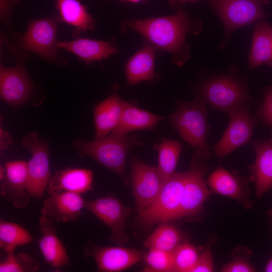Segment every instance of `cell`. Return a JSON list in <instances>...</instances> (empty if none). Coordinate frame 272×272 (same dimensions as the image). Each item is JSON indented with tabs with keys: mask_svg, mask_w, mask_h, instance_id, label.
I'll return each mask as SVG.
<instances>
[{
	"mask_svg": "<svg viewBox=\"0 0 272 272\" xmlns=\"http://www.w3.org/2000/svg\"><path fill=\"white\" fill-rule=\"evenodd\" d=\"M170 122L180 137L194 150L191 165L202 164L212 154L208 143L210 126L206 103L201 97L180 103L171 115Z\"/></svg>",
	"mask_w": 272,
	"mask_h": 272,
	"instance_id": "1",
	"label": "cell"
},
{
	"mask_svg": "<svg viewBox=\"0 0 272 272\" xmlns=\"http://www.w3.org/2000/svg\"><path fill=\"white\" fill-rule=\"evenodd\" d=\"M73 145L81 157H90L101 165L109 169L125 182H127L125 173V161L129 150L143 143L132 135H116L111 133L91 141L76 140Z\"/></svg>",
	"mask_w": 272,
	"mask_h": 272,
	"instance_id": "2",
	"label": "cell"
},
{
	"mask_svg": "<svg viewBox=\"0 0 272 272\" xmlns=\"http://www.w3.org/2000/svg\"><path fill=\"white\" fill-rule=\"evenodd\" d=\"M129 26L155 45L173 53L183 47L191 27L183 11L167 17L135 20Z\"/></svg>",
	"mask_w": 272,
	"mask_h": 272,
	"instance_id": "3",
	"label": "cell"
},
{
	"mask_svg": "<svg viewBox=\"0 0 272 272\" xmlns=\"http://www.w3.org/2000/svg\"><path fill=\"white\" fill-rule=\"evenodd\" d=\"M188 173L189 171L175 172L165 181L154 201L139 210L141 223L150 226L177 219Z\"/></svg>",
	"mask_w": 272,
	"mask_h": 272,
	"instance_id": "4",
	"label": "cell"
},
{
	"mask_svg": "<svg viewBox=\"0 0 272 272\" xmlns=\"http://www.w3.org/2000/svg\"><path fill=\"white\" fill-rule=\"evenodd\" d=\"M210 7L222 22L224 48L237 29L264 19L267 17L262 7L269 0H208Z\"/></svg>",
	"mask_w": 272,
	"mask_h": 272,
	"instance_id": "5",
	"label": "cell"
},
{
	"mask_svg": "<svg viewBox=\"0 0 272 272\" xmlns=\"http://www.w3.org/2000/svg\"><path fill=\"white\" fill-rule=\"evenodd\" d=\"M200 97L212 108L227 114L250 101L244 81L231 75L208 80L202 87Z\"/></svg>",
	"mask_w": 272,
	"mask_h": 272,
	"instance_id": "6",
	"label": "cell"
},
{
	"mask_svg": "<svg viewBox=\"0 0 272 272\" xmlns=\"http://www.w3.org/2000/svg\"><path fill=\"white\" fill-rule=\"evenodd\" d=\"M21 143L32 154L27 162L28 191L30 197L40 198L51 178L48 145L34 131L28 132L22 138Z\"/></svg>",
	"mask_w": 272,
	"mask_h": 272,
	"instance_id": "7",
	"label": "cell"
},
{
	"mask_svg": "<svg viewBox=\"0 0 272 272\" xmlns=\"http://www.w3.org/2000/svg\"><path fill=\"white\" fill-rule=\"evenodd\" d=\"M228 127L222 137L214 147L216 156L223 158L248 143L257 124L248 105L241 106L227 114Z\"/></svg>",
	"mask_w": 272,
	"mask_h": 272,
	"instance_id": "8",
	"label": "cell"
},
{
	"mask_svg": "<svg viewBox=\"0 0 272 272\" xmlns=\"http://www.w3.org/2000/svg\"><path fill=\"white\" fill-rule=\"evenodd\" d=\"M85 208L109 227L113 242L119 246L125 244L127 239L125 224L130 212L128 207L117 198L108 195L86 201Z\"/></svg>",
	"mask_w": 272,
	"mask_h": 272,
	"instance_id": "9",
	"label": "cell"
},
{
	"mask_svg": "<svg viewBox=\"0 0 272 272\" xmlns=\"http://www.w3.org/2000/svg\"><path fill=\"white\" fill-rule=\"evenodd\" d=\"M0 193L14 207H26L30 196L28 191L27 162L9 161L1 168Z\"/></svg>",
	"mask_w": 272,
	"mask_h": 272,
	"instance_id": "10",
	"label": "cell"
},
{
	"mask_svg": "<svg viewBox=\"0 0 272 272\" xmlns=\"http://www.w3.org/2000/svg\"><path fill=\"white\" fill-rule=\"evenodd\" d=\"M131 192L139 210L152 203L165 182L157 168L134 158L131 163Z\"/></svg>",
	"mask_w": 272,
	"mask_h": 272,
	"instance_id": "11",
	"label": "cell"
},
{
	"mask_svg": "<svg viewBox=\"0 0 272 272\" xmlns=\"http://www.w3.org/2000/svg\"><path fill=\"white\" fill-rule=\"evenodd\" d=\"M57 27L51 18L32 22L23 36L21 43L26 50L33 52L44 58L54 59L58 55Z\"/></svg>",
	"mask_w": 272,
	"mask_h": 272,
	"instance_id": "12",
	"label": "cell"
},
{
	"mask_svg": "<svg viewBox=\"0 0 272 272\" xmlns=\"http://www.w3.org/2000/svg\"><path fill=\"white\" fill-rule=\"evenodd\" d=\"M84 254L92 256L98 270L103 272H117L125 270L140 259L141 252L121 246H100L91 242L84 247Z\"/></svg>",
	"mask_w": 272,
	"mask_h": 272,
	"instance_id": "13",
	"label": "cell"
},
{
	"mask_svg": "<svg viewBox=\"0 0 272 272\" xmlns=\"http://www.w3.org/2000/svg\"><path fill=\"white\" fill-rule=\"evenodd\" d=\"M206 172L203 164L193 166L189 171L177 219L195 216L202 210L210 194L204 179Z\"/></svg>",
	"mask_w": 272,
	"mask_h": 272,
	"instance_id": "14",
	"label": "cell"
},
{
	"mask_svg": "<svg viewBox=\"0 0 272 272\" xmlns=\"http://www.w3.org/2000/svg\"><path fill=\"white\" fill-rule=\"evenodd\" d=\"M43 202L41 214L57 222H71L77 219L85 208L81 194L61 192L49 194Z\"/></svg>",
	"mask_w": 272,
	"mask_h": 272,
	"instance_id": "15",
	"label": "cell"
},
{
	"mask_svg": "<svg viewBox=\"0 0 272 272\" xmlns=\"http://www.w3.org/2000/svg\"><path fill=\"white\" fill-rule=\"evenodd\" d=\"M53 221L42 215L39 219L41 237L37 242L45 261L51 267L59 269L70 264L66 249L57 235Z\"/></svg>",
	"mask_w": 272,
	"mask_h": 272,
	"instance_id": "16",
	"label": "cell"
},
{
	"mask_svg": "<svg viewBox=\"0 0 272 272\" xmlns=\"http://www.w3.org/2000/svg\"><path fill=\"white\" fill-rule=\"evenodd\" d=\"M1 99L8 104L18 106L28 99L31 84L24 69L20 65L6 68L1 66Z\"/></svg>",
	"mask_w": 272,
	"mask_h": 272,
	"instance_id": "17",
	"label": "cell"
},
{
	"mask_svg": "<svg viewBox=\"0 0 272 272\" xmlns=\"http://www.w3.org/2000/svg\"><path fill=\"white\" fill-rule=\"evenodd\" d=\"M93 173L91 170L67 168L57 171L51 178L47 190L49 194L61 192L82 194L93 187Z\"/></svg>",
	"mask_w": 272,
	"mask_h": 272,
	"instance_id": "18",
	"label": "cell"
},
{
	"mask_svg": "<svg viewBox=\"0 0 272 272\" xmlns=\"http://www.w3.org/2000/svg\"><path fill=\"white\" fill-rule=\"evenodd\" d=\"M251 146L255 152L256 158L249 169L256 195L259 197L272 188V139L253 141Z\"/></svg>",
	"mask_w": 272,
	"mask_h": 272,
	"instance_id": "19",
	"label": "cell"
},
{
	"mask_svg": "<svg viewBox=\"0 0 272 272\" xmlns=\"http://www.w3.org/2000/svg\"><path fill=\"white\" fill-rule=\"evenodd\" d=\"M125 101L112 93L94 108L95 138L107 135L117 126L124 107Z\"/></svg>",
	"mask_w": 272,
	"mask_h": 272,
	"instance_id": "20",
	"label": "cell"
},
{
	"mask_svg": "<svg viewBox=\"0 0 272 272\" xmlns=\"http://www.w3.org/2000/svg\"><path fill=\"white\" fill-rule=\"evenodd\" d=\"M247 180L245 177L231 173L223 167L216 169L209 177L208 184L215 192L248 203L246 193Z\"/></svg>",
	"mask_w": 272,
	"mask_h": 272,
	"instance_id": "21",
	"label": "cell"
},
{
	"mask_svg": "<svg viewBox=\"0 0 272 272\" xmlns=\"http://www.w3.org/2000/svg\"><path fill=\"white\" fill-rule=\"evenodd\" d=\"M272 27L262 19L255 24L249 55V70L262 64L272 66Z\"/></svg>",
	"mask_w": 272,
	"mask_h": 272,
	"instance_id": "22",
	"label": "cell"
},
{
	"mask_svg": "<svg viewBox=\"0 0 272 272\" xmlns=\"http://www.w3.org/2000/svg\"><path fill=\"white\" fill-rule=\"evenodd\" d=\"M164 118L125 101L120 120L111 133L125 135L133 130L152 129Z\"/></svg>",
	"mask_w": 272,
	"mask_h": 272,
	"instance_id": "23",
	"label": "cell"
},
{
	"mask_svg": "<svg viewBox=\"0 0 272 272\" xmlns=\"http://www.w3.org/2000/svg\"><path fill=\"white\" fill-rule=\"evenodd\" d=\"M57 47L70 51L86 62L108 57L117 51L110 42L80 38L67 42H57Z\"/></svg>",
	"mask_w": 272,
	"mask_h": 272,
	"instance_id": "24",
	"label": "cell"
},
{
	"mask_svg": "<svg viewBox=\"0 0 272 272\" xmlns=\"http://www.w3.org/2000/svg\"><path fill=\"white\" fill-rule=\"evenodd\" d=\"M154 48L147 45L128 60L126 66V77L128 84L135 85L154 78Z\"/></svg>",
	"mask_w": 272,
	"mask_h": 272,
	"instance_id": "25",
	"label": "cell"
},
{
	"mask_svg": "<svg viewBox=\"0 0 272 272\" xmlns=\"http://www.w3.org/2000/svg\"><path fill=\"white\" fill-rule=\"evenodd\" d=\"M57 7L62 21L79 30H91L94 21L87 12L86 7L79 0H57Z\"/></svg>",
	"mask_w": 272,
	"mask_h": 272,
	"instance_id": "26",
	"label": "cell"
},
{
	"mask_svg": "<svg viewBox=\"0 0 272 272\" xmlns=\"http://www.w3.org/2000/svg\"><path fill=\"white\" fill-rule=\"evenodd\" d=\"M158 152L157 170L165 181L174 173L180 154L183 150L182 144L169 139H163L158 145H154Z\"/></svg>",
	"mask_w": 272,
	"mask_h": 272,
	"instance_id": "27",
	"label": "cell"
},
{
	"mask_svg": "<svg viewBox=\"0 0 272 272\" xmlns=\"http://www.w3.org/2000/svg\"><path fill=\"white\" fill-rule=\"evenodd\" d=\"M182 238L181 232L175 227L162 223L145 240L143 245L148 249L173 252L181 243Z\"/></svg>",
	"mask_w": 272,
	"mask_h": 272,
	"instance_id": "28",
	"label": "cell"
},
{
	"mask_svg": "<svg viewBox=\"0 0 272 272\" xmlns=\"http://www.w3.org/2000/svg\"><path fill=\"white\" fill-rule=\"evenodd\" d=\"M33 237L23 227L16 223L0 220V247L6 253L15 252L16 248L31 242Z\"/></svg>",
	"mask_w": 272,
	"mask_h": 272,
	"instance_id": "29",
	"label": "cell"
},
{
	"mask_svg": "<svg viewBox=\"0 0 272 272\" xmlns=\"http://www.w3.org/2000/svg\"><path fill=\"white\" fill-rule=\"evenodd\" d=\"M40 265L30 254L25 252L6 253L1 260L0 272H36Z\"/></svg>",
	"mask_w": 272,
	"mask_h": 272,
	"instance_id": "30",
	"label": "cell"
},
{
	"mask_svg": "<svg viewBox=\"0 0 272 272\" xmlns=\"http://www.w3.org/2000/svg\"><path fill=\"white\" fill-rule=\"evenodd\" d=\"M174 271L191 272L199 254L198 250L187 242L181 243L173 252Z\"/></svg>",
	"mask_w": 272,
	"mask_h": 272,
	"instance_id": "31",
	"label": "cell"
},
{
	"mask_svg": "<svg viewBox=\"0 0 272 272\" xmlns=\"http://www.w3.org/2000/svg\"><path fill=\"white\" fill-rule=\"evenodd\" d=\"M148 271H174L173 252L157 249H149L144 257Z\"/></svg>",
	"mask_w": 272,
	"mask_h": 272,
	"instance_id": "32",
	"label": "cell"
},
{
	"mask_svg": "<svg viewBox=\"0 0 272 272\" xmlns=\"http://www.w3.org/2000/svg\"><path fill=\"white\" fill-rule=\"evenodd\" d=\"M214 271V262L210 243L207 245L199 256L191 272H211Z\"/></svg>",
	"mask_w": 272,
	"mask_h": 272,
	"instance_id": "33",
	"label": "cell"
},
{
	"mask_svg": "<svg viewBox=\"0 0 272 272\" xmlns=\"http://www.w3.org/2000/svg\"><path fill=\"white\" fill-rule=\"evenodd\" d=\"M255 269L250 263L247 258L238 256L224 265L221 269L223 272H253Z\"/></svg>",
	"mask_w": 272,
	"mask_h": 272,
	"instance_id": "34",
	"label": "cell"
},
{
	"mask_svg": "<svg viewBox=\"0 0 272 272\" xmlns=\"http://www.w3.org/2000/svg\"><path fill=\"white\" fill-rule=\"evenodd\" d=\"M261 118L272 128V87H268L259 110Z\"/></svg>",
	"mask_w": 272,
	"mask_h": 272,
	"instance_id": "35",
	"label": "cell"
},
{
	"mask_svg": "<svg viewBox=\"0 0 272 272\" xmlns=\"http://www.w3.org/2000/svg\"><path fill=\"white\" fill-rule=\"evenodd\" d=\"M19 2V0H1V15L3 21L7 19L12 7Z\"/></svg>",
	"mask_w": 272,
	"mask_h": 272,
	"instance_id": "36",
	"label": "cell"
},
{
	"mask_svg": "<svg viewBox=\"0 0 272 272\" xmlns=\"http://www.w3.org/2000/svg\"><path fill=\"white\" fill-rule=\"evenodd\" d=\"M11 144V139L9 133L1 128V151L8 148Z\"/></svg>",
	"mask_w": 272,
	"mask_h": 272,
	"instance_id": "37",
	"label": "cell"
},
{
	"mask_svg": "<svg viewBox=\"0 0 272 272\" xmlns=\"http://www.w3.org/2000/svg\"><path fill=\"white\" fill-rule=\"evenodd\" d=\"M264 271L272 272V257L267 262L264 268Z\"/></svg>",
	"mask_w": 272,
	"mask_h": 272,
	"instance_id": "38",
	"label": "cell"
},
{
	"mask_svg": "<svg viewBox=\"0 0 272 272\" xmlns=\"http://www.w3.org/2000/svg\"><path fill=\"white\" fill-rule=\"evenodd\" d=\"M180 1V2L182 3H184L185 2H197L199 0H179Z\"/></svg>",
	"mask_w": 272,
	"mask_h": 272,
	"instance_id": "39",
	"label": "cell"
},
{
	"mask_svg": "<svg viewBox=\"0 0 272 272\" xmlns=\"http://www.w3.org/2000/svg\"><path fill=\"white\" fill-rule=\"evenodd\" d=\"M122 1H128L133 3H137L141 1H143V0H122Z\"/></svg>",
	"mask_w": 272,
	"mask_h": 272,
	"instance_id": "40",
	"label": "cell"
},
{
	"mask_svg": "<svg viewBox=\"0 0 272 272\" xmlns=\"http://www.w3.org/2000/svg\"><path fill=\"white\" fill-rule=\"evenodd\" d=\"M271 47H272V38H271Z\"/></svg>",
	"mask_w": 272,
	"mask_h": 272,
	"instance_id": "41",
	"label": "cell"
}]
</instances>
